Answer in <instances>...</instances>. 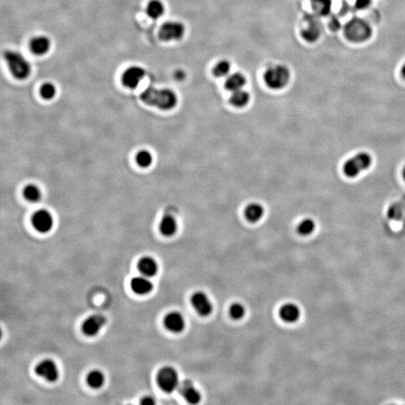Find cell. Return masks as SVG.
<instances>
[{
  "label": "cell",
  "instance_id": "cell-19",
  "mask_svg": "<svg viewBox=\"0 0 405 405\" xmlns=\"http://www.w3.org/2000/svg\"><path fill=\"white\" fill-rule=\"evenodd\" d=\"M279 315L284 321L287 323H295L300 317V310L296 305L287 303L281 308Z\"/></svg>",
  "mask_w": 405,
  "mask_h": 405
},
{
  "label": "cell",
  "instance_id": "cell-6",
  "mask_svg": "<svg viewBox=\"0 0 405 405\" xmlns=\"http://www.w3.org/2000/svg\"><path fill=\"white\" fill-rule=\"evenodd\" d=\"M157 383L164 392L171 393L180 386L179 375L175 368L166 366L161 368L157 375Z\"/></svg>",
  "mask_w": 405,
  "mask_h": 405
},
{
  "label": "cell",
  "instance_id": "cell-12",
  "mask_svg": "<svg viewBox=\"0 0 405 405\" xmlns=\"http://www.w3.org/2000/svg\"><path fill=\"white\" fill-rule=\"evenodd\" d=\"M106 321V318L102 315L89 317L83 323V332L88 336L96 335L105 326Z\"/></svg>",
  "mask_w": 405,
  "mask_h": 405
},
{
  "label": "cell",
  "instance_id": "cell-16",
  "mask_svg": "<svg viewBox=\"0 0 405 405\" xmlns=\"http://www.w3.org/2000/svg\"><path fill=\"white\" fill-rule=\"evenodd\" d=\"M318 16V15H315L308 17L309 25L302 32V37L307 42H316L321 36V27L318 25V20L317 18Z\"/></svg>",
  "mask_w": 405,
  "mask_h": 405
},
{
  "label": "cell",
  "instance_id": "cell-18",
  "mask_svg": "<svg viewBox=\"0 0 405 405\" xmlns=\"http://www.w3.org/2000/svg\"><path fill=\"white\" fill-rule=\"evenodd\" d=\"M138 269L143 276L152 277L158 273L157 262L151 257H144L138 262Z\"/></svg>",
  "mask_w": 405,
  "mask_h": 405
},
{
  "label": "cell",
  "instance_id": "cell-11",
  "mask_svg": "<svg viewBox=\"0 0 405 405\" xmlns=\"http://www.w3.org/2000/svg\"><path fill=\"white\" fill-rule=\"evenodd\" d=\"M191 304L200 316H209L213 312V307L211 301L203 292H197L192 295Z\"/></svg>",
  "mask_w": 405,
  "mask_h": 405
},
{
  "label": "cell",
  "instance_id": "cell-2",
  "mask_svg": "<svg viewBox=\"0 0 405 405\" xmlns=\"http://www.w3.org/2000/svg\"><path fill=\"white\" fill-rule=\"evenodd\" d=\"M4 59L14 78L24 81L30 76L32 65L20 52L8 50L5 51Z\"/></svg>",
  "mask_w": 405,
  "mask_h": 405
},
{
  "label": "cell",
  "instance_id": "cell-25",
  "mask_svg": "<svg viewBox=\"0 0 405 405\" xmlns=\"http://www.w3.org/2000/svg\"><path fill=\"white\" fill-rule=\"evenodd\" d=\"M23 195L29 202H39L42 198V193L41 188L35 184H29L23 188Z\"/></svg>",
  "mask_w": 405,
  "mask_h": 405
},
{
  "label": "cell",
  "instance_id": "cell-17",
  "mask_svg": "<svg viewBox=\"0 0 405 405\" xmlns=\"http://www.w3.org/2000/svg\"><path fill=\"white\" fill-rule=\"evenodd\" d=\"M131 287L137 294L146 295L150 293L153 288L151 281L146 276H138L131 280Z\"/></svg>",
  "mask_w": 405,
  "mask_h": 405
},
{
  "label": "cell",
  "instance_id": "cell-5",
  "mask_svg": "<svg viewBox=\"0 0 405 405\" xmlns=\"http://www.w3.org/2000/svg\"><path fill=\"white\" fill-rule=\"evenodd\" d=\"M265 84L270 89H281L286 86L290 78V70L285 65H275L265 72Z\"/></svg>",
  "mask_w": 405,
  "mask_h": 405
},
{
  "label": "cell",
  "instance_id": "cell-37",
  "mask_svg": "<svg viewBox=\"0 0 405 405\" xmlns=\"http://www.w3.org/2000/svg\"><path fill=\"white\" fill-rule=\"evenodd\" d=\"M401 75H402L403 78H405V63L401 68Z\"/></svg>",
  "mask_w": 405,
  "mask_h": 405
},
{
  "label": "cell",
  "instance_id": "cell-35",
  "mask_svg": "<svg viewBox=\"0 0 405 405\" xmlns=\"http://www.w3.org/2000/svg\"><path fill=\"white\" fill-rule=\"evenodd\" d=\"M330 27L332 28V29H334V30H337V29H339V27H340V22L338 20L337 17H333V18H332V20H331Z\"/></svg>",
  "mask_w": 405,
  "mask_h": 405
},
{
  "label": "cell",
  "instance_id": "cell-24",
  "mask_svg": "<svg viewBox=\"0 0 405 405\" xmlns=\"http://www.w3.org/2000/svg\"><path fill=\"white\" fill-rule=\"evenodd\" d=\"M312 7L318 16H326L330 13L332 0H312Z\"/></svg>",
  "mask_w": 405,
  "mask_h": 405
},
{
  "label": "cell",
  "instance_id": "cell-28",
  "mask_svg": "<svg viewBox=\"0 0 405 405\" xmlns=\"http://www.w3.org/2000/svg\"><path fill=\"white\" fill-rule=\"evenodd\" d=\"M137 164L142 168H147L152 165L153 156L151 152L147 150H140L135 156Z\"/></svg>",
  "mask_w": 405,
  "mask_h": 405
},
{
  "label": "cell",
  "instance_id": "cell-27",
  "mask_svg": "<svg viewBox=\"0 0 405 405\" xmlns=\"http://www.w3.org/2000/svg\"><path fill=\"white\" fill-rule=\"evenodd\" d=\"M87 384L89 387L93 389L101 388L105 383V375L98 370H94L89 372L86 378Z\"/></svg>",
  "mask_w": 405,
  "mask_h": 405
},
{
  "label": "cell",
  "instance_id": "cell-3",
  "mask_svg": "<svg viewBox=\"0 0 405 405\" xmlns=\"http://www.w3.org/2000/svg\"><path fill=\"white\" fill-rule=\"evenodd\" d=\"M372 155L368 152H358L356 155L345 161L343 166V172L348 178H355L365 170L372 166Z\"/></svg>",
  "mask_w": 405,
  "mask_h": 405
},
{
  "label": "cell",
  "instance_id": "cell-22",
  "mask_svg": "<svg viewBox=\"0 0 405 405\" xmlns=\"http://www.w3.org/2000/svg\"><path fill=\"white\" fill-rule=\"evenodd\" d=\"M264 210L263 207L257 203H252L245 209L244 214L246 219L250 222H257L263 217Z\"/></svg>",
  "mask_w": 405,
  "mask_h": 405
},
{
  "label": "cell",
  "instance_id": "cell-4",
  "mask_svg": "<svg viewBox=\"0 0 405 405\" xmlns=\"http://www.w3.org/2000/svg\"><path fill=\"white\" fill-rule=\"evenodd\" d=\"M372 32L369 23L359 17L351 19L345 26V36L351 42H364L370 38Z\"/></svg>",
  "mask_w": 405,
  "mask_h": 405
},
{
  "label": "cell",
  "instance_id": "cell-34",
  "mask_svg": "<svg viewBox=\"0 0 405 405\" xmlns=\"http://www.w3.org/2000/svg\"><path fill=\"white\" fill-rule=\"evenodd\" d=\"M141 404H144V405H152L155 404V399L153 398H152L151 396H147L144 397L142 400H141Z\"/></svg>",
  "mask_w": 405,
  "mask_h": 405
},
{
  "label": "cell",
  "instance_id": "cell-1",
  "mask_svg": "<svg viewBox=\"0 0 405 405\" xmlns=\"http://www.w3.org/2000/svg\"><path fill=\"white\" fill-rule=\"evenodd\" d=\"M141 100L150 106H155L164 111L173 109L177 105L178 98L172 89H157L149 86L141 95Z\"/></svg>",
  "mask_w": 405,
  "mask_h": 405
},
{
  "label": "cell",
  "instance_id": "cell-21",
  "mask_svg": "<svg viewBox=\"0 0 405 405\" xmlns=\"http://www.w3.org/2000/svg\"><path fill=\"white\" fill-rule=\"evenodd\" d=\"M246 84V78L244 75L241 73L232 74L225 81V88L227 90L235 92L243 88Z\"/></svg>",
  "mask_w": 405,
  "mask_h": 405
},
{
  "label": "cell",
  "instance_id": "cell-9",
  "mask_svg": "<svg viewBox=\"0 0 405 405\" xmlns=\"http://www.w3.org/2000/svg\"><path fill=\"white\" fill-rule=\"evenodd\" d=\"M146 76L144 68L131 65L124 71L122 75V83L128 89H134L139 86Z\"/></svg>",
  "mask_w": 405,
  "mask_h": 405
},
{
  "label": "cell",
  "instance_id": "cell-32",
  "mask_svg": "<svg viewBox=\"0 0 405 405\" xmlns=\"http://www.w3.org/2000/svg\"><path fill=\"white\" fill-rule=\"evenodd\" d=\"M246 309L244 306L240 303L232 305L230 309V315L232 318L235 320H240L244 317Z\"/></svg>",
  "mask_w": 405,
  "mask_h": 405
},
{
  "label": "cell",
  "instance_id": "cell-14",
  "mask_svg": "<svg viewBox=\"0 0 405 405\" xmlns=\"http://www.w3.org/2000/svg\"><path fill=\"white\" fill-rule=\"evenodd\" d=\"M51 48V41L48 36H35L29 42V49L36 56H45Z\"/></svg>",
  "mask_w": 405,
  "mask_h": 405
},
{
  "label": "cell",
  "instance_id": "cell-8",
  "mask_svg": "<svg viewBox=\"0 0 405 405\" xmlns=\"http://www.w3.org/2000/svg\"><path fill=\"white\" fill-rule=\"evenodd\" d=\"M53 216L49 210L41 209L34 213L32 217V226L39 233H49L53 227Z\"/></svg>",
  "mask_w": 405,
  "mask_h": 405
},
{
  "label": "cell",
  "instance_id": "cell-23",
  "mask_svg": "<svg viewBox=\"0 0 405 405\" xmlns=\"http://www.w3.org/2000/svg\"><path fill=\"white\" fill-rule=\"evenodd\" d=\"M146 12L150 18L158 20L164 15L165 7L161 0H150L147 4Z\"/></svg>",
  "mask_w": 405,
  "mask_h": 405
},
{
  "label": "cell",
  "instance_id": "cell-31",
  "mask_svg": "<svg viewBox=\"0 0 405 405\" xmlns=\"http://www.w3.org/2000/svg\"><path fill=\"white\" fill-rule=\"evenodd\" d=\"M40 95L45 100H51L56 95V87L51 82L45 83L40 88Z\"/></svg>",
  "mask_w": 405,
  "mask_h": 405
},
{
  "label": "cell",
  "instance_id": "cell-38",
  "mask_svg": "<svg viewBox=\"0 0 405 405\" xmlns=\"http://www.w3.org/2000/svg\"><path fill=\"white\" fill-rule=\"evenodd\" d=\"M402 175H403V178H404V180H405V166L404 168H403Z\"/></svg>",
  "mask_w": 405,
  "mask_h": 405
},
{
  "label": "cell",
  "instance_id": "cell-15",
  "mask_svg": "<svg viewBox=\"0 0 405 405\" xmlns=\"http://www.w3.org/2000/svg\"><path fill=\"white\" fill-rule=\"evenodd\" d=\"M164 326L167 328L170 332L174 333H180L186 326L184 318L181 314L178 312H173L167 315L164 318Z\"/></svg>",
  "mask_w": 405,
  "mask_h": 405
},
{
  "label": "cell",
  "instance_id": "cell-26",
  "mask_svg": "<svg viewBox=\"0 0 405 405\" xmlns=\"http://www.w3.org/2000/svg\"><path fill=\"white\" fill-rule=\"evenodd\" d=\"M249 100H250V95L249 92L243 89L233 92L230 98V103L237 108H243L246 106L249 103Z\"/></svg>",
  "mask_w": 405,
  "mask_h": 405
},
{
  "label": "cell",
  "instance_id": "cell-10",
  "mask_svg": "<svg viewBox=\"0 0 405 405\" xmlns=\"http://www.w3.org/2000/svg\"><path fill=\"white\" fill-rule=\"evenodd\" d=\"M36 372L48 382H55L59 378V370L56 363L51 359H45L39 362L36 367Z\"/></svg>",
  "mask_w": 405,
  "mask_h": 405
},
{
  "label": "cell",
  "instance_id": "cell-13",
  "mask_svg": "<svg viewBox=\"0 0 405 405\" xmlns=\"http://www.w3.org/2000/svg\"><path fill=\"white\" fill-rule=\"evenodd\" d=\"M178 389L182 396L190 404H198L201 400L200 392L191 381L186 380L183 381L179 386Z\"/></svg>",
  "mask_w": 405,
  "mask_h": 405
},
{
  "label": "cell",
  "instance_id": "cell-29",
  "mask_svg": "<svg viewBox=\"0 0 405 405\" xmlns=\"http://www.w3.org/2000/svg\"><path fill=\"white\" fill-rule=\"evenodd\" d=\"M316 224L315 221L312 219H304L299 222L297 226V232L302 236H309L312 234L315 230Z\"/></svg>",
  "mask_w": 405,
  "mask_h": 405
},
{
  "label": "cell",
  "instance_id": "cell-7",
  "mask_svg": "<svg viewBox=\"0 0 405 405\" xmlns=\"http://www.w3.org/2000/svg\"><path fill=\"white\" fill-rule=\"evenodd\" d=\"M185 31V26L181 22L171 20L161 25L158 31V36L164 42L178 41L183 37Z\"/></svg>",
  "mask_w": 405,
  "mask_h": 405
},
{
  "label": "cell",
  "instance_id": "cell-36",
  "mask_svg": "<svg viewBox=\"0 0 405 405\" xmlns=\"http://www.w3.org/2000/svg\"><path fill=\"white\" fill-rule=\"evenodd\" d=\"M176 79L178 81H182L185 78V73L183 71H177L175 73Z\"/></svg>",
  "mask_w": 405,
  "mask_h": 405
},
{
  "label": "cell",
  "instance_id": "cell-30",
  "mask_svg": "<svg viewBox=\"0 0 405 405\" xmlns=\"http://www.w3.org/2000/svg\"><path fill=\"white\" fill-rule=\"evenodd\" d=\"M230 68H231L230 62L226 59H222L218 62L213 68V74L218 78H222L229 74Z\"/></svg>",
  "mask_w": 405,
  "mask_h": 405
},
{
  "label": "cell",
  "instance_id": "cell-33",
  "mask_svg": "<svg viewBox=\"0 0 405 405\" xmlns=\"http://www.w3.org/2000/svg\"><path fill=\"white\" fill-rule=\"evenodd\" d=\"M372 0H356L355 8L358 10H363L371 5Z\"/></svg>",
  "mask_w": 405,
  "mask_h": 405
},
{
  "label": "cell",
  "instance_id": "cell-20",
  "mask_svg": "<svg viewBox=\"0 0 405 405\" xmlns=\"http://www.w3.org/2000/svg\"><path fill=\"white\" fill-rule=\"evenodd\" d=\"M177 227V220L171 215H165L160 221V232L165 237H172L175 234Z\"/></svg>",
  "mask_w": 405,
  "mask_h": 405
}]
</instances>
